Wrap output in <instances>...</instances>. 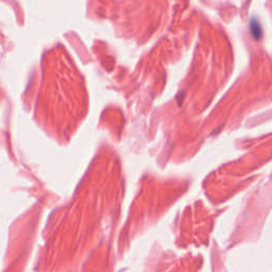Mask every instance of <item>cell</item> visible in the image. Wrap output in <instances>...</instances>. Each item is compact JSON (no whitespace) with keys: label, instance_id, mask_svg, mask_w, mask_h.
<instances>
[{"label":"cell","instance_id":"1","mask_svg":"<svg viewBox=\"0 0 272 272\" xmlns=\"http://www.w3.org/2000/svg\"><path fill=\"white\" fill-rule=\"evenodd\" d=\"M251 31H252V35L255 37V38H258L261 34L260 32V25L258 24V22H256V20H252L251 22V27H250Z\"/></svg>","mask_w":272,"mask_h":272}]
</instances>
